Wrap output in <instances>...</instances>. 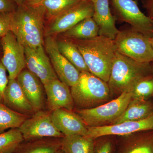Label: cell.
<instances>
[{"mask_svg": "<svg viewBox=\"0 0 153 153\" xmlns=\"http://www.w3.org/2000/svg\"><path fill=\"white\" fill-rule=\"evenodd\" d=\"M70 40L81 52L89 72L108 82L117 52L114 41L100 36L87 40Z\"/></svg>", "mask_w": 153, "mask_h": 153, "instance_id": "6da1fadb", "label": "cell"}, {"mask_svg": "<svg viewBox=\"0 0 153 153\" xmlns=\"http://www.w3.org/2000/svg\"><path fill=\"white\" fill-rule=\"evenodd\" d=\"M45 10L41 5L25 4L13 12L11 31L24 47L44 45L43 19Z\"/></svg>", "mask_w": 153, "mask_h": 153, "instance_id": "7a4b0ae2", "label": "cell"}, {"mask_svg": "<svg viewBox=\"0 0 153 153\" xmlns=\"http://www.w3.org/2000/svg\"><path fill=\"white\" fill-rule=\"evenodd\" d=\"M153 74L152 63H140L117 52L108 82L111 94L131 92L143 77Z\"/></svg>", "mask_w": 153, "mask_h": 153, "instance_id": "3957f363", "label": "cell"}, {"mask_svg": "<svg viewBox=\"0 0 153 153\" xmlns=\"http://www.w3.org/2000/svg\"><path fill=\"white\" fill-rule=\"evenodd\" d=\"M70 88L77 109L91 108L103 104L108 101L111 94L108 82L89 71L80 72L78 81Z\"/></svg>", "mask_w": 153, "mask_h": 153, "instance_id": "277c9868", "label": "cell"}, {"mask_svg": "<svg viewBox=\"0 0 153 153\" xmlns=\"http://www.w3.org/2000/svg\"><path fill=\"white\" fill-rule=\"evenodd\" d=\"M132 99L131 92L122 93L114 100L99 106L75 111L88 127L110 125L122 114Z\"/></svg>", "mask_w": 153, "mask_h": 153, "instance_id": "5b68a950", "label": "cell"}, {"mask_svg": "<svg viewBox=\"0 0 153 153\" xmlns=\"http://www.w3.org/2000/svg\"><path fill=\"white\" fill-rule=\"evenodd\" d=\"M114 41L119 53L140 63L153 62L150 38L134 30L119 31Z\"/></svg>", "mask_w": 153, "mask_h": 153, "instance_id": "8992f818", "label": "cell"}, {"mask_svg": "<svg viewBox=\"0 0 153 153\" xmlns=\"http://www.w3.org/2000/svg\"><path fill=\"white\" fill-rule=\"evenodd\" d=\"M18 128L25 141L64 137L54 124L51 112L47 110L35 112L31 117L27 118Z\"/></svg>", "mask_w": 153, "mask_h": 153, "instance_id": "52a82bcc", "label": "cell"}, {"mask_svg": "<svg viewBox=\"0 0 153 153\" xmlns=\"http://www.w3.org/2000/svg\"><path fill=\"white\" fill-rule=\"evenodd\" d=\"M94 6L91 0H82L53 19L45 36L64 33L86 18L92 17Z\"/></svg>", "mask_w": 153, "mask_h": 153, "instance_id": "ba28073f", "label": "cell"}, {"mask_svg": "<svg viewBox=\"0 0 153 153\" xmlns=\"http://www.w3.org/2000/svg\"><path fill=\"white\" fill-rule=\"evenodd\" d=\"M3 56L1 62L8 73L9 79H16L26 67L25 48L10 31L2 38Z\"/></svg>", "mask_w": 153, "mask_h": 153, "instance_id": "9c48e42d", "label": "cell"}, {"mask_svg": "<svg viewBox=\"0 0 153 153\" xmlns=\"http://www.w3.org/2000/svg\"><path fill=\"white\" fill-rule=\"evenodd\" d=\"M119 16L134 30L150 38L153 36V22L140 10L134 0H112Z\"/></svg>", "mask_w": 153, "mask_h": 153, "instance_id": "30bf717a", "label": "cell"}, {"mask_svg": "<svg viewBox=\"0 0 153 153\" xmlns=\"http://www.w3.org/2000/svg\"><path fill=\"white\" fill-rule=\"evenodd\" d=\"M45 49L57 78L71 87L78 81L80 72L59 51L57 41L52 36L46 37Z\"/></svg>", "mask_w": 153, "mask_h": 153, "instance_id": "8fae6325", "label": "cell"}, {"mask_svg": "<svg viewBox=\"0 0 153 153\" xmlns=\"http://www.w3.org/2000/svg\"><path fill=\"white\" fill-rule=\"evenodd\" d=\"M88 130L87 136L94 140L105 136L123 137L138 132L153 130V113L141 120L128 121L103 126H88Z\"/></svg>", "mask_w": 153, "mask_h": 153, "instance_id": "7c38bea8", "label": "cell"}, {"mask_svg": "<svg viewBox=\"0 0 153 153\" xmlns=\"http://www.w3.org/2000/svg\"><path fill=\"white\" fill-rule=\"evenodd\" d=\"M25 48L26 67L44 85L58 78L43 45Z\"/></svg>", "mask_w": 153, "mask_h": 153, "instance_id": "4fadbf2b", "label": "cell"}, {"mask_svg": "<svg viewBox=\"0 0 153 153\" xmlns=\"http://www.w3.org/2000/svg\"><path fill=\"white\" fill-rule=\"evenodd\" d=\"M16 79L35 112L46 110V92L40 79L28 69H24Z\"/></svg>", "mask_w": 153, "mask_h": 153, "instance_id": "5bb4252c", "label": "cell"}, {"mask_svg": "<svg viewBox=\"0 0 153 153\" xmlns=\"http://www.w3.org/2000/svg\"><path fill=\"white\" fill-rule=\"evenodd\" d=\"M47 97L46 110L51 112L64 108L73 111L74 101L69 86L56 79L44 85Z\"/></svg>", "mask_w": 153, "mask_h": 153, "instance_id": "9a60e30c", "label": "cell"}, {"mask_svg": "<svg viewBox=\"0 0 153 153\" xmlns=\"http://www.w3.org/2000/svg\"><path fill=\"white\" fill-rule=\"evenodd\" d=\"M55 126L64 136L88 135V126L79 115L73 111L62 108L51 112Z\"/></svg>", "mask_w": 153, "mask_h": 153, "instance_id": "2e32d148", "label": "cell"}, {"mask_svg": "<svg viewBox=\"0 0 153 153\" xmlns=\"http://www.w3.org/2000/svg\"><path fill=\"white\" fill-rule=\"evenodd\" d=\"M3 104L15 112L28 118L35 113L16 79H9L4 93Z\"/></svg>", "mask_w": 153, "mask_h": 153, "instance_id": "e0dca14e", "label": "cell"}, {"mask_svg": "<svg viewBox=\"0 0 153 153\" xmlns=\"http://www.w3.org/2000/svg\"><path fill=\"white\" fill-rule=\"evenodd\" d=\"M93 4L92 19L99 28V36L114 40L119 30L111 12L108 0H91Z\"/></svg>", "mask_w": 153, "mask_h": 153, "instance_id": "ac0fdd59", "label": "cell"}, {"mask_svg": "<svg viewBox=\"0 0 153 153\" xmlns=\"http://www.w3.org/2000/svg\"><path fill=\"white\" fill-rule=\"evenodd\" d=\"M117 147V153H153V130L123 136Z\"/></svg>", "mask_w": 153, "mask_h": 153, "instance_id": "d6986e66", "label": "cell"}, {"mask_svg": "<svg viewBox=\"0 0 153 153\" xmlns=\"http://www.w3.org/2000/svg\"><path fill=\"white\" fill-rule=\"evenodd\" d=\"M153 113V101L132 99L122 114L111 125L117 124L128 121L141 120Z\"/></svg>", "mask_w": 153, "mask_h": 153, "instance_id": "ffe728a7", "label": "cell"}, {"mask_svg": "<svg viewBox=\"0 0 153 153\" xmlns=\"http://www.w3.org/2000/svg\"><path fill=\"white\" fill-rule=\"evenodd\" d=\"M62 139L46 137L24 140L14 153H56L61 148Z\"/></svg>", "mask_w": 153, "mask_h": 153, "instance_id": "44dd1931", "label": "cell"}, {"mask_svg": "<svg viewBox=\"0 0 153 153\" xmlns=\"http://www.w3.org/2000/svg\"><path fill=\"white\" fill-rule=\"evenodd\" d=\"M94 140L82 135L64 136L61 148L66 153H93Z\"/></svg>", "mask_w": 153, "mask_h": 153, "instance_id": "7402d4cb", "label": "cell"}, {"mask_svg": "<svg viewBox=\"0 0 153 153\" xmlns=\"http://www.w3.org/2000/svg\"><path fill=\"white\" fill-rule=\"evenodd\" d=\"M63 33L73 40H87L99 36V28L92 17L86 18Z\"/></svg>", "mask_w": 153, "mask_h": 153, "instance_id": "603a6c76", "label": "cell"}, {"mask_svg": "<svg viewBox=\"0 0 153 153\" xmlns=\"http://www.w3.org/2000/svg\"><path fill=\"white\" fill-rule=\"evenodd\" d=\"M59 51L80 72L89 71L81 52L71 40L57 41Z\"/></svg>", "mask_w": 153, "mask_h": 153, "instance_id": "cb8c5ba5", "label": "cell"}, {"mask_svg": "<svg viewBox=\"0 0 153 153\" xmlns=\"http://www.w3.org/2000/svg\"><path fill=\"white\" fill-rule=\"evenodd\" d=\"M27 118L0 102V134L4 132L6 130L19 128Z\"/></svg>", "mask_w": 153, "mask_h": 153, "instance_id": "d4e9b609", "label": "cell"}, {"mask_svg": "<svg viewBox=\"0 0 153 153\" xmlns=\"http://www.w3.org/2000/svg\"><path fill=\"white\" fill-rule=\"evenodd\" d=\"M24 141L19 128H11L0 134V153H14Z\"/></svg>", "mask_w": 153, "mask_h": 153, "instance_id": "484cf974", "label": "cell"}, {"mask_svg": "<svg viewBox=\"0 0 153 153\" xmlns=\"http://www.w3.org/2000/svg\"><path fill=\"white\" fill-rule=\"evenodd\" d=\"M82 0H43L40 5L45 10V13L54 19Z\"/></svg>", "mask_w": 153, "mask_h": 153, "instance_id": "4316f807", "label": "cell"}, {"mask_svg": "<svg viewBox=\"0 0 153 153\" xmlns=\"http://www.w3.org/2000/svg\"><path fill=\"white\" fill-rule=\"evenodd\" d=\"M131 92L132 99L150 100L153 97V74L143 77L135 84Z\"/></svg>", "mask_w": 153, "mask_h": 153, "instance_id": "83f0119b", "label": "cell"}, {"mask_svg": "<svg viewBox=\"0 0 153 153\" xmlns=\"http://www.w3.org/2000/svg\"><path fill=\"white\" fill-rule=\"evenodd\" d=\"M112 136H105L94 139L93 153H114L117 144Z\"/></svg>", "mask_w": 153, "mask_h": 153, "instance_id": "f1b7e54d", "label": "cell"}, {"mask_svg": "<svg viewBox=\"0 0 153 153\" xmlns=\"http://www.w3.org/2000/svg\"><path fill=\"white\" fill-rule=\"evenodd\" d=\"M13 13H0V37L3 38L11 31Z\"/></svg>", "mask_w": 153, "mask_h": 153, "instance_id": "f546056e", "label": "cell"}, {"mask_svg": "<svg viewBox=\"0 0 153 153\" xmlns=\"http://www.w3.org/2000/svg\"><path fill=\"white\" fill-rule=\"evenodd\" d=\"M9 81L7 71L0 61V102L3 103L4 93Z\"/></svg>", "mask_w": 153, "mask_h": 153, "instance_id": "4dcf8cb0", "label": "cell"}, {"mask_svg": "<svg viewBox=\"0 0 153 153\" xmlns=\"http://www.w3.org/2000/svg\"><path fill=\"white\" fill-rule=\"evenodd\" d=\"M14 0H0V13H11L16 10Z\"/></svg>", "mask_w": 153, "mask_h": 153, "instance_id": "1f68e13d", "label": "cell"}, {"mask_svg": "<svg viewBox=\"0 0 153 153\" xmlns=\"http://www.w3.org/2000/svg\"><path fill=\"white\" fill-rule=\"evenodd\" d=\"M144 6L147 12L148 16L153 22V0H146Z\"/></svg>", "mask_w": 153, "mask_h": 153, "instance_id": "d6a6232c", "label": "cell"}, {"mask_svg": "<svg viewBox=\"0 0 153 153\" xmlns=\"http://www.w3.org/2000/svg\"><path fill=\"white\" fill-rule=\"evenodd\" d=\"M43 0H27L28 4L31 6H37L40 4Z\"/></svg>", "mask_w": 153, "mask_h": 153, "instance_id": "836d02e7", "label": "cell"}, {"mask_svg": "<svg viewBox=\"0 0 153 153\" xmlns=\"http://www.w3.org/2000/svg\"><path fill=\"white\" fill-rule=\"evenodd\" d=\"M14 1L18 6L22 5L25 4L24 0H14Z\"/></svg>", "mask_w": 153, "mask_h": 153, "instance_id": "e575fe53", "label": "cell"}, {"mask_svg": "<svg viewBox=\"0 0 153 153\" xmlns=\"http://www.w3.org/2000/svg\"><path fill=\"white\" fill-rule=\"evenodd\" d=\"M56 153H66L64 152V151L63 150V149H62V148H61V149H60Z\"/></svg>", "mask_w": 153, "mask_h": 153, "instance_id": "d590c367", "label": "cell"}, {"mask_svg": "<svg viewBox=\"0 0 153 153\" xmlns=\"http://www.w3.org/2000/svg\"><path fill=\"white\" fill-rule=\"evenodd\" d=\"M150 41L151 44H152L153 49V36L152 38H150Z\"/></svg>", "mask_w": 153, "mask_h": 153, "instance_id": "8d00e7d4", "label": "cell"}, {"mask_svg": "<svg viewBox=\"0 0 153 153\" xmlns=\"http://www.w3.org/2000/svg\"><path fill=\"white\" fill-rule=\"evenodd\" d=\"M152 64L153 66V62H152Z\"/></svg>", "mask_w": 153, "mask_h": 153, "instance_id": "74e56055", "label": "cell"}, {"mask_svg": "<svg viewBox=\"0 0 153 153\" xmlns=\"http://www.w3.org/2000/svg\"><path fill=\"white\" fill-rule=\"evenodd\" d=\"M145 1H146V0H145Z\"/></svg>", "mask_w": 153, "mask_h": 153, "instance_id": "f35d334b", "label": "cell"}]
</instances>
